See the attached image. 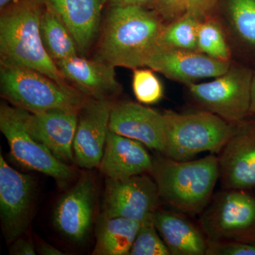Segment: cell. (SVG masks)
<instances>
[{
    "mask_svg": "<svg viewBox=\"0 0 255 255\" xmlns=\"http://www.w3.org/2000/svg\"><path fill=\"white\" fill-rule=\"evenodd\" d=\"M164 23L155 11L137 6L110 7L95 59L114 67L146 66L158 46Z\"/></svg>",
    "mask_w": 255,
    "mask_h": 255,
    "instance_id": "1",
    "label": "cell"
},
{
    "mask_svg": "<svg viewBox=\"0 0 255 255\" xmlns=\"http://www.w3.org/2000/svg\"><path fill=\"white\" fill-rule=\"evenodd\" d=\"M43 0H14L1 10L0 63L32 69L63 85H70L47 53L40 33Z\"/></svg>",
    "mask_w": 255,
    "mask_h": 255,
    "instance_id": "2",
    "label": "cell"
},
{
    "mask_svg": "<svg viewBox=\"0 0 255 255\" xmlns=\"http://www.w3.org/2000/svg\"><path fill=\"white\" fill-rule=\"evenodd\" d=\"M152 177L159 198L182 212L201 214L220 178L219 157L211 153L196 160L179 161L164 156L154 161Z\"/></svg>",
    "mask_w": 255,
    "mask_h": 255,
    "instance_id": "3",
    "label": "cell"
},
{
    "mask_svg": "<svg viewBox=\"0 0 255 255\" xmlns=\"http://www.w3.org/2000/svg\"><path fill=\"white\" fill-rule=\"evenodd\" d=\"M0 92L10 105L30 113L54 109L80 111L91 99L36 70L2 65Z\"/></svg>",
    "mask_w": 255,
    "mask_h": 255,
    "instance_id": "4",
    "label": "cell"
},
{
    "mask_svg": "<svg viewBox=\"0 0 255 255\" xmlns=\"http://www.w3.org/2000/svg\"><path fill=\"white\" fill-rule=\"evenodd\" d=\"M162 155L185 161L201 152L216 153L222 150L233 130L229 123L208 112L177 114L166 112Z\"/></svg>",
    "mask_w": 255,
    "mask_h": 255,
    "instance_id": "5",
    "label": "cell"
},
{
    "mask_svg": "<svg viewBox=\"0 0 255 255\" xmlns=\"http://www.w3.org/2000/svg\"><path fill=\"white\" fill-rule=\"evenodd\" d=\"M0 130L9 146L14 160L28 170L36 171L65 185L76 177V171L61 162L26 128L23 110L6 102L0 105Z\"/></svg>",
    "mask_w": 255,
    "mask_h": 255,
    "instance_id": "6",
    "label": "cell"
},
{
    "mask_svg": "<svg viewBox=\"0 0 255 255\" xmlns=\"http://www.w3.org/2000/svg\"><path fill=\"white\" fill-rule=\"evenodd\" d=\"M255 72L243 65H231L211 82L187 85L194 100L208 112L229 123L249 115L252 82Z\"/></svg>",
    "mask_w": 255,
    "mask_h": 255,
    "instance_id": "7",
    "label": "cell"
},
{
    "mask_svg": "<svg viewBox=\"0 0 255 255\" xmlns=\"http://www.w3.org/2000/svg\"><path fill=\"white\" fill-rule=\"evenodd\" d=\"M200 223L208 241L255 243V198L246 190L228 189L204 210Z\"/></svg>",
    "mask_w": 255,
    "mask_h": 255,
    "instance_id": "8",
    "label": "cell"
},
{
    "mask_svg": "<svg viewBox=\"0 0 255 255\" xmlns=\"http://www.w3.org/2000/svg\"><path fill=\"white\" fill-rule=\"evenodd\" d=\"M159 199L155 180L145 174L124 179L107 178L102 215L142 222L152 216Z\"/></svg>",
    "mask_w": 255,
    "mask_h": 255,
    "instance_id": "9",
    "label": "cell"
},
{
    "mask_svg": "<svg viewBox=\"0 0 255 255\" xmlns=\"http://www.w3.org/2000/svg\"><path fill=\"white\" fill-rule=\"evenodd\" d=\"M35 182L12 168L0 155V219L7 243L19 238L31 221Z\"/></svg>",
    "mask_w": 255,
    "mask_h": 255,
    "instance_id": "10",
    "label": "cell"
},
{
    "mask_svg": "<svg viewBox=\"0 0 255 255\" xmlns=\"http://www.w3.org/2000/svg\"><path fill=\"white\" fill-rule=\"evenodd\" d=\"M218 157L223 187L241 190L255 187V119L233 123L232 132Z\"/></svg>",
    "mask_w": 255,
    "mask_h": 255,
    "instance_id": "11",
    "label": "cell"
},
{
    "mask_svg": "<svg viewBox=\"0 0 255 255\" xmlns=\"http://www.w3.org/2000/svg\"><path fill=\"white\" fill-rule=\"evenodd\" d=\"M97 188L95 179L85 174L58 200L53 211V224L63 236L82 243L91 231Z\"/></svg>",
    "mask_w": 255,
    "mask_h": 255,
    "instance_id": "12",
    "label": "cell"
},
{
    "mask_svg": "<svg viewBox=\"0 0 255 255\" xmlns=\"http://www.w3.org/2000/svg\"><path fill=\"white\" fill-rule=\"evenodd\" d=\"M114 105L112 100L90 99L79 112L73 142L75 162L79 167L88 169L100 167Z\"/></svg>",
    "mask_w": 255,
    "mask_h": 255,
    "instance_id": "13",
    "label": "cell"
},
{
    "mask_svg": "<svg viewBox=\"0 0 255 255\" xmlns=\"http://www.w3.org/2000/svg\"><path fill=\"white\" fill-rule=\"evenodd\" d=\"M146 66L174 81L188 85L226 73L230 61L211 58L198 50L171 49L157 46Z\"/></svg>",
    "mask_w": 255,
    "mask_h": 255,
    "instance_id": "14",
    "label": "cell"
},
{
    "mask_svg": "<svg viewBox=\"0 0 255 255\" xmlns=\"http://www.w3.org/2000/svg\"><path fill=\"white\" fill-rule=\"evenodd\" d=\"M80 111L54 109L30 113L23 110L26 128L61 162H75L73 142Z\"/></svg>",
    "mask_w": 255,
    "mask_h": 255,
    "instance_id": "15",
    "label": "cell"
},
{
    "mask_svg": "<svg viewBox=\"0 0 255 255\" xmlns=\"http://www.w3.org/2000/svg\"><path fill=\"white\" fill-rule=\"evenodd\" d=\"M109 128L141 142L151 150L163 152L164 115L149 107L131 102L114 103Z\"/></svg>",
    "mask_w": 255,
    "mask_h": 255,
    "instance_id": "16",
    "label": "cell"
},
{
    "mask_svg": "<svg viewBox=\"0 0 255 255\" xmlns=\"http://www.w3.org/2000/svg\"><path fill=\"white\" fill-rule=\"evenodd\" d=\"M65 80L89 98L112 100L122 91L115 67L77 55L56 63Z\"/></svg>",
    "mask_w": 255,
    "mask_h": 255,
    "instance_id": "17",
    "label": "cell"
},
{
    "mask_svg": "<svg viewBox=\"0 0 255 255\" xmlns=\"http://www.w3.org/2000/svg\"><path fill=\"white\" fill-rule=\"evenodd\" d=\"M154 161L141 142L109 130L102 173L112 179H124L152 172Z\"/></svg>",
    "mask_w": 255,
    "mask_h": 255,
    "instance_id": "18",
    "label": "cell"
},
{
    "mask_svg": "<svg viewBox=\"0 0 255 255\" xmlns=\"http://www.w3.org/2000/svg\"><path fill=\"white\" fill-rule=\"evenodd\" d=\"M68 27L79 53L86 56L100 28L105 0H43Z\"/></svg>",
    "mask_w": 255,
    "mask_h": 255,
    "instance_id": "19",
    "label": "cell"
},
{
    "mask_svg": "<svg viewBox=\"0 0 255 255\" xmlns=\"http://www.w3.org/2000/svg\"><path fill=\"white\" fill-rule=\"evenodd\" d=\"M152 219L171 255H204L208 241L187 218L164 210H156Z\"/></svg>",
    "mask_w": 255,
    "mask_h": 255,
    "instance_id": "20",
    "label": "cell"
},
{
    "mask_svg": "<svg viewBox=\"0 0 255 255\" xmlns=\"http://www.w3.org/2000/svg\"><path fill=\"white\" fill-rule=\"evenodd\" d=\"M141 222L101 215L96 228L93 255H128Z\"/></svg>",
    "mask_w": 255,
    "mask_h": 255,
    "instance_id": "21",
    "label": "cell"
},
{
    "mask_svg": "<svg viewBox=\"0 0 255 255\" xmlns=\"http://www.w3.org/2000/svg\"><path fill=\"white\" fill-rule=\"evenodd\" d=\"M40 33L43 46L55 64L80 55L76 42L68 27L46 4L40 22Z\"/></svg>",
    "mask_w": 255,
    "mask_h": 255,
    "instance_id": "22",
    "label": "cell"
},
{
    "mask_svg": "<svg viewBox=\"0 0 255 255\" xmlns=\"http://www.w3.org/2000/svg\"><path fill=\"white\" fill-rule=\"evenodd\" d=\"M223 8L238 44L255 59V0H223Z\"/></svg>",
    "mask_w": 255,
    "mask_h": 255,
    "instance_id": "23",
    "label": "cell"
},
{
    "mask_svg": "<svg viewBox=\"0 0 255 255\" xmlns=\"http://www.w3.org/2000/svg\"><path fill=\"white\" fill-rule=\"evenodd\" d=\"M202 21L187 11L175 21L164 24L159 36L158 46L171 49L198 50V31Z\"/></svg>",
    "mask_w": 255,
    "mask_h": 255,
    "instance_id": "24",
    "label": "cell"
},
{
    "mask_svg": "<svg viewBox=\"0 0 255 255\" xmlns=\"http://www.w3.org/2000/svg\"><path fill=\"white\" fill-rule=\"evenodd\" d=\"M198 50L215 58L230 61L229 47L224 33L217 21L206 17L203 20L198 31Z\"/></svg>",
    "mask_w": 255,
    "mask_h": 255,
    "instance_id": "25",
    "label": "cell"
},
{
    "mask_svg": "<svg viewBox=\"0 0 255 255\" xmlns=\"http://www.w3.org/2000/svg\"><path fill=\"white\" fill-rule=\"evenodd\" d=\"M128 255H171L152 216L141 222Z\"/></svg>",
    "mask_w": 255,
    "mask_h": 255,
    "instance_id": "26",
    "label": "cell"
},
{
    "mask_svg": "<svg viewBox=\"0 0 255 255\" xmlns=\"http://www.w3.org/2000/svg\"><path fill=\"white\" fill-rule=\"evenodd\" d=\"M132 87L135 98L143 105H154L163 97L162 82L152 69H134Z\"/></svg>",
    "mask_w": 255,
    "mask_h": 255,
    "instance_id": "27",
    "label": "cell"
},
{
    "mask_svg": "<svg viewBox=\"0 0 255 255\" xmlns=\"http://www.w3.org/2000/svg\"><path fill=\"white\" fill-rule=\"evenodd\" d=\"M206 255H255V243L238 241H208Z\"/></svg>",
    "mask_w": 255,
    "mask_h": 255,
    "instance_id": "28",
    "label": "cell"
},
{
    "mask_svg": "<svg viewBox=\"0 0 255 255\" xmlns=\"http://www.w3.org/2000/svg\"><path fill=\"white\" fill-rule=\"evenodd\" d=\"M152 10L155 11L162 21L168 23L175 21L187 12L186 0H153Z\"/></svg>",
    "mask_w": 255,
    "mask_h": 255,
    "instance_id": "29",
    "label": "cell"
},
{
    "mask_svg": "<svg viewBox=\"0 0 255 255\" xmlns=\"http://www.w3.org/2000/svg\"><path fill=\"white\" fill-rule=\"evenodd\" d=\"M186 1L187 11L204 20L208 17L209 13L214 9L219 0H186Z\"/></svg>",
    "mask_w": 255,
    "mask_h": 255,
    "instance_id": "30",
    "label": "cell"
},
{
    "mask_svg": "<svg viewBox=\"0 0 255 255\" xmlns=\"http://www.w3.org/2000/svg\"><path fill=\"white\" fill-rule=\"evenodd\" d=\"M9 253L14 255H35L36 254L33 242L26 238H20L12 242Z\"/></svg>",
    "mask_w": 255,
    "mask_h": 255,
    "instance_id": "31",
    "label": "cell"
},
{
    "mask_svg": "<svg viewBox=\"0 0 255 255\" xmlns=\"http://www.w3.org/2000/svg\"><path fill=\"white\" fill-rule=\"evenodd\" d=\"M110 7L137 6L152 9L153 0H105Z\"/></svg>",
    "mask_w": 255,
    "mask_h": 255,
    "instance_id": "32",
    "label": "cell"
},
{
    "mask_svg": "<svg viewBox=\"0 0 255 255\" xmlns=\"http://www.w3.org/2000/svg\"><path fill=\"white\" fill-rule=\"evenodd\" d=\"M38 252L43 255H63L65 253L48 243L41 242L38 247Z\"/></svg>",
    "mask_w": 255,
    "mask_h": 255,
    "instance_id": "33",
    "label": "cell"
},
{
    "mask_svg": "<svg viewBox=\"0 0 255 255\" xmlns=\"http://www.w3.org/2000/svg\"><path fill=\"white\" fill-rule=\"evenodd\" d=\"M249 114L255 115V71L253 75L251 86V105H250Z\"/></svg>",
    "mask_w": 255,
    "mask_h": 255,
    "instance_id": "34",
    "label": "cell"
},
{
    "mask_svg": "<svg viewBox=\"0 0 255 255\" xmlns=\"http://www.w3.org/2000/svg\"><path fill=\"white\" fill-rule=\"evenodd\" d=\"M14 0H0V10L4 9Z\"/></svg>",
    "mask_w": 255,
    "mask_h": 255,
    "instance_id": "35",
    "label": "cell"
}]
</instances>
